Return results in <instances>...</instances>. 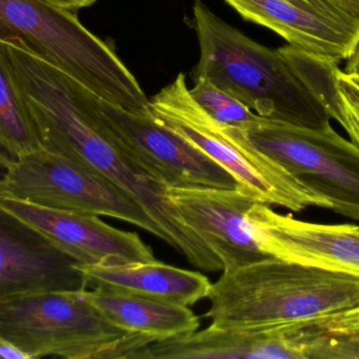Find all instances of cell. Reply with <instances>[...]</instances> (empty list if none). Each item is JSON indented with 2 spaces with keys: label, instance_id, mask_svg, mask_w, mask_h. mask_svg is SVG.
Listing matches in <instances>:
<instances>
[{
  "label": "cell",
  "instance_id": "7c38bea8",
  "mask_svg": "<svg viewBox=\"0 0 359 359\" xmlns=\"http://www.w3.org/2000/svg\"><path fill=\"white\" fill-rule=\"evenodd\" d=\"M0 208L43 234L79 265H119L156 261L138 234L107 225L97 215L46 208L0 196Z\"/></svg>",
  "mask_w": 359,
  "mask_h": 359
},
{
  "label": "cell",
  "instance_id": "8992f818",
  "mask_svg": "<svg viewBox=\"0 0 359 359\" xmlns=\"http://www.w3.org/2000/svg\"><path fill=\"white\" fill-rule=\"evenodd\" d=\"M149 111L164 128L223 167L238 189L257 202L293 212L308 207L331 209L326 198L257 149L247 131L208 115L192 98L183 73L149 99Z\"/></svg>",
  "mask_w": 359,
  "mask_h": 359
},
{
  "label": "cell",
  "instance_id": "d4e9b609",
  "mask_svg": "<svg viewBox=\"0 0 359 359\" xmlns=\"http://www.w3.org/2000/svg\"><path fill=\"white\" fill-rule=\"evenodd\" d=\"M345 73H347L348 75L358 76L359 77V41L353 54L348 59Z\"/></svg>",
  "mask_w": 359,
  "mask_h": 359
},
{
  "label": "cell",
  "instance_id": "9a60e30c",
  "mask_svg": "<svg viewBox=\"0 0 359 359\" xmlns=\"http://www.w3.org/2000/svg\"><path fill=\"white\" fill-rule=\"evenodd\" d=\"M245 20L276 32L290 46L314 56L349 59L359 35L307 12L293 0H225Z\"/></svg>",
  "mask_w": 359,
  "mask_h": 359
},
{
  "label": "cell",
  "instance_id": "277c9868",
  "mask_svg": "<svg viewBox=\"0 0 359 359\" xmlns=\"http://www.w3.org/2000/svg\"><path fill=\"white\" fill-rule=\"evenodd\" d=\"M0 41L25 48L107 103L126 111H149V99L138 80L73 11L46 0H0Z\"/></svg>",
  "mask_w": 359,
  "mask_h": 359
},
{
  "label": "cell",
  "instance_id": "4fadbf2b",
  "mask_svg": "<svg viewBox=\"0 0 359 359\" xmlns=\"http://www.w3.org/2000/svg\"><path fill=\"white\" fill-rule=\"evenodd\" d=\"M77 265L43 234L0 208V297L86 290Z\"/></svg>",
  "mask_w": 359,
  "mask_h": 359
},
{
  "label": "cell",
  "instance_id": "2e32d148",
  "mask_svg": "<svg viewBox=\"0 0 359 359\" xmlns=\"http://www.w3.org/2000/svg\"><path fill=\"white\" fill-rule=\"evenodd\" d=\"M88 287H103L176 305L207 299L211 282L198 272L154 261L119 265H77Z\"/></svg>",
  "mask_w": 359,
  "mask_h": 359
},
{
  "label": "cell",
  "instance_id": "30bf717a",
  "mask_svg": "<svg viewBox=\"0 0 359 359\" xmlns=\"http://www.w3.org/2000/svg\"><path fill=\"white\" fill-rule=\"evenodd\" d=\"M247 221L268 256L359 278V226L308 223L257 200Z\"/></svg>",
  "mask_w": 359,
  "mask_h": 359
},
{
  "label": "cell",
  "instance_id": "5b68a950",
  "mask_svg": "<svg viewBox=\"0 0 359 359\" xmlns=\"http://www.w3.org/2000/svg\"><path fill=\"white\" fill-rule=\"evenodd\" d=\"M83 291L0 297V341L25 359H130L153 344L109 322Z\"/></svg>",
  "mask_w": 359,
  "mask_h": 359
},
{
  "label": "cell",
  "instance_id": "ffe728a7",
  "mask_svg": "<svg viewBox=\"0 0 359 359\" xmlns=\"http://www.w3.org/2000/svg\"><path fill=\"white\" fill-rule=\"evenodd\" d=\"M334 110L331 118L337 120L348 136L359 147V77L335 70Z\"/></svg>",
  "mask_w": 359,
  "mask_h": 359
},
{
  "label": "cell",
  "instance_id": "ba28073f",
  "mask_svg": "<svg viewBox=\"0 0 359 359\" xmlns=\"http://www.w3.org/2000/svg\"><path fill=\"white\" fill-rule=\"evenodd\" d=\"M251 143L326 198L330 210L359 221V147L332 126L304 128L265 118Z\"/></svg>",
  "mask_w": 359,
  "mask_h": 359
},
{
  "label": "cell",
  "instance_id": "cb8c5ba5",
  "mask_svg": "<svg viewBox=\"0 0 359 359\" xmlns=\"http://www.w3.org/2000/svg\"><path fill=\"white\" fill-rule=\"evenodd\" d=\"M46 1L69 11H77L82 8H86V6H93L97 0H46Z\"/></svg>",
  "mask_w": 359,
  "mask_h": 359
},
{
  "label": "cell",
  "instance_id": "484cf974",
  "mask_svg": "<svg viewBox=\"0 0 359 359\" xmlns=\"http://www.w3.org/2000/svg\"><path fill=\"white\" fill-rule=\"evenodd\" d=\"M0 358L6 359H25L20 352L11 348L0 341Z\"/></svg>",
  "mask_w": 359,
  "mask_h": 359
},
{
  "label": "cell",
  "instance_id": "5bb4252c",
  "mask_svg": "<svg viewBox=\"0 0 359 359\" xmlns=\"http://www.w3.org/2000/svg\"><path fill=\"white\" fill-rule=\"evenodd\" d=\"M305 324L217 327L151 344L130 359H306Z\"/></svg>",
  "mask_w": 359,
  "mask_h": 359
},
{
  "label": "cell",
  "instance_id": "7a4b0ae2",
  "mask_svg": "<svg viewBox=\"0 0 359 359\" xmlns=\"http://www.w3.org/2000/svg\"><path fill=\"white\" fill-rule=\"evenodd\" d=\"M194 14L201 48L194 78H208L262 117L316 130L331 126L320 93L280 51L253 41L198 0Z\"/></svg>",
  "mask_w": 359,
  "mask_h": 359
},
{
  "label": "cell",
  "instance_id": "8fae6325",
  "mask_svg": "<svg viewBox=\"0 0 359 359\" xmlns=\"http://www.w3.org/2000/svg\"><path fill=\"white\" fill-rule=\"evenodd\" d=\"M165 195L182 221L232 271L270 259L259 249L247 221L255 198L242 190L165 187Z\"/></svg>",
  "mask_w": 359,
  "mask_h": 359
},
{
  "label": "cell",
  "instance_id": "9c48e42d",
  "mask_svg": "<svg viewBox=\"0 0 359 359\" xmlns=\"http://www.w3.org/2000/svg\"><path fill=\"white\" fill-rule=\"evenodd\" d=\"M99 103L121 149L165 187L238 189L227 170L156 122L149 111H126L102 99Z\"/></svg>",
  "mask_w": 359,
  "mask_h": 359
},
{
  "label": "cell",
  "instance_id": "3957f363",
  "mask_svg": "<svg viewBox=\"0 0 359 359\" xmlns=\"http://www.w3.org/2000/svg\"><path fill=\"white\" fill-rule=\"evenodd\" d=\"M207 299L217 327L310 324L359 305V278L270 257L223 271Z\"/></svg>",
  "mask_w": 359,
  "mask_h": 359
},
{
  "label": "cell",
  "instance_id": "603a6c76",
  "mask_svg": "<svg viewBox=\"0 0 359 359\" xmlns=\"http://www.w3.org/2000/svg\"><path fill=\"white\" fill-rule=\"evenodd\" d=\"M313 334H351L359 333V305L329 318L310 322L306 327Z\"/></svg>",
  "mask_w": 359,
  "mask_h": 359
},
{
  "label": "cell",
  "instance_id": "e0dca14e",
  "mask_svg": "<svg viewBox=\"0 0 359 359\" xmlns=\"http://www.w3.org/2000/svg\"><path fill=\"white\" fill-rule=\"evenodd\" d=\"M83 295L109 322L153 344L190 334L200 327L198 316L186 306L103 287L86 289Z\"/></svg>",
  "mask_w": 359,
  "mask_h": 359
},
{
  "label": "cell",
  "instance_id": "ac0fdd59",
  "mask_svg": "<svg viewBox=\"0 0 359 359\" xmlns=\"http://www.w3.org/2000/svg\"><path fill=\"white\" fill-rule=\"evenodd\" d=\"M40 149L39 130L0 41V164L6 170Z\"/></svg>",
  "mask_w": 359,
  "mask_h": 359
},
{
  "label": "cell",
  "instance_id": "52a82bcc",
  "mask_svg": "<svg viewBox=\"0 0 359 359\" xmlns=\"http://www.w3.org/2000/svg\"><path fill=\"white\" fill-rule=\"evenodd\" d=\"M0 196L46 208L113 217L168 242L163 230L132 195L109 179L44 149L8 167L0 178Z\"/></svg>",
  "mask_w": 359,
  "mask_h": 359
},
{
  "label": "cell",
  "instance_id": "7402d4cb",
  "mask_svg": "<svg viewBox=\"0 0 359 359\" xmlns=\"http://www.w3.org/2000/svg\"><path fill=\"white\" fill-rule=\"evenodd\" d=\"M301 8L359 35V0H293Z\"/></svg>",
  "mask_w": 359,
  "mask_h": 359
},
{
  "label": "cell",
  "instance_id": "4316f807",
  "mask_svg": "<svg viewBox=\"0 0 359 359\" xmlns=\"http://www.w3.org/2000/svg\"><path fill=\"white\" fill-rule=\"evenodd\" d=\"M4 172H6V168L0 164V178L4 176Z\"/></svg>",
  "mask_w": 359,
  "mask_h": 359
},
{
  "label": "cell",
  "instance_id": "6da1fadb",
  "mask_svg": "<svg viewBox=\"0 0 359 359\" xmlns=\"http://www.w3.org/2000/svg\"><path fill=\"white\" fill-rule=\"evenodd\" d=\"M4 50L37 124L42 149L109 179L132 195L163 230L168 244L194 267L223 270L221 261L170 204L165 185L121 149L107 126L100 98L25 48L6 42Z\"/></svg>",
  "mask_w": 359,
  "mask_h": 359
},
{
  "label": "cell",
  "instance_id": "d6986e66",
  "mask_svg": "<svg viewBox=\"0 0 359 359\" xmlns=\"http://www.w3.org/2000/svg\"><path fill=\"white\" fill-rule=\"evenodd\" d=\"M189 93L198 105L219 124L249 131L261 124L265 117L257 115L236 97L217 88L208 78H194Z\"/></svg>",
  "mask_w": 359,
  "mask_h": 359
},
{
  "label": "cell",
  "instance_id": "44dd1931",
  "mask_svg": "<svg viewBox=\"0 0 359 359\" xmlns=\"http://www.w3.org/2000/svg\"><path fill=\"white\" fill-rule=\"evenodd\" d=\"M306 359H359V333L313 334L306 331Z\"/></svg>",
  "mask_w": 359,
  "mask_h": 359
}]
</instances>
